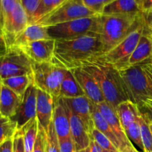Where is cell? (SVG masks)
Returning a JSON list of instances; mask_svg holds the SVG:
<instances>
[{
  "label": "cell",
  "instance_id": "6da1fadb",
  "mask_svg": "<svg viewBox=\"0 0 152 152\" xmlns=\"http://www.w3.org/2000/svg\"><path fill=\"white\" fill-rule=\"evenodd\" d=\"M52 62L71 71L84 68L99 60L104 54L102 43L96 36H83L70 39H55Z\"/></svg>",
  "mask_w": 152,
  "mask_h": 152
},
{
  "label": "cell",
  "instance_id": "7a4b0ae2",
  "mask_svg": "<svg viewBox=\"0 0 152 152\" xmlns=\"http://www.w3.org/2000/svg\"><path fill=\"white\" fill-rule=\"evenodd\" d=\"M142 20V13L100 14L98 37L104 54L130 34Z\"/></svg>",
  "mask_w": 152,
  "mask_h": 152
},
{
  "label": "cell",
  "instance_id": "3957f363",
  "mask_svg": "<svg viewBox=\"0 0 152 152\" xmlns=\"http://www.w3.org/2000/svg\"><path fill=\"white\" fill-rule=\"evenodd\" d=\"M83 68L97 82L105 100L113 109L119 104L130 100L123 79L118 70L111 65L97 60Z\"/></svg>",
  "mask_w": 152,
  "mask_h": 152
},
{
  "label": "cell",
  "instance_id": "277c9868",
  "mask_svg": "<svg viewBox=\"0 0 152 152\" xmlns=\"http://www.w3.org/2000/svg\"><path fill=\"white\" fill-rule=\"evenodd\" d=\"M118 71L131 102L141 108L145 102L152 101V74L144 64Z\"/></svg>",
  "mask_w": 152,
  "mask_h": 152
},
{
  "label": "cell",
  "instance_id": "5b68a950",
  "mask_svg": "<svg viewBox=\"0 0 152 152\" xmlns=\"http://www.w3.org/2000/svg\"><path fill=\"white\" fill-rule=\"evenodd\" d=\"M33 83L39 90L57 99L61 84L68 70L60 68L53 62H34L32 65Z\"/></svg>",
  "mask_w": 152,
  "mask_h": 152
},
{
  "label": "cell",
  "instance_id": "8992f818",
  "mask_svg": "<svg viewBox=\"0 0 152 152\" xmlns=\"http://www.w3.org/2000/svg\"><path fill=\"white\" fill-rule=\"evenodd\" d=\"M99 15L48 27V34L53 39H70L88 35L98 37Z\"/></svg>",
  "mask_w": 152,
  "mask_h": 152
},
{
  "label": "cell",
  "instance_id": "52a82bcc",
  "mask_svg": "<svg viewBox=\"0 0 152 152\" xmlns=\"http://www.w3.org/2000/svg\"><path fill=\"white\" fill-rule=\"evenodd\" d=\"M99 15L88 8L83 0H66L57 8L46 15L37 23L45 27H50L76 19Z\"/></svg>",
  "mask_w": 152,
  "mask_h": 152
},
{
  "label": "cell",
  "instance_id": "ba28073f",
  "mask_svg": "<svg viewBox=\"0 0 152 152\" xmlns=\"http://www.w3.org/2000/svg\"><path fill=\"white\" fill-rule=\"evenodd\" d=\"M33 62L16 46L0 53V80L22 75L33 76Z\"/></svg>",
  "mask_w": 152,
  "mask_h": 152
},
{
  "label": "cell",
  "instance_id": "9c48e42d",
  "mask_svg": "<svg viewBox=\"0 0 152 152\" xmlns=\"http://www.w3.org/2000/svg\"><path fill=\"white\" fill-rule=\"evenodd\" d=\"M145 29L143 19L139 25L117 46L102 55L99 60L108 64L117 70L121 69L137 45Z\"/></svg>",
  "mask_w": 152,
  "mask_h": 152
},
{
  "label": "cell",
  "instance_id": "30bf717a",
  "mask_svg": "<svg viewBox=\"0 0 152 152\" xmlns=\"http://www.w3.org/2000/svg\"><path fill=\"white\" fill-rule=\"evenodd\" d=\"M29 19L25 9L18 0L13 11L7 16L3 24L1 33L7 48L10 47L16 37L28 27Z\"/></svg>",
  "mask_w": 152,
  "mask_h": 152
},
{
  "label": "cell",
  "instance_id": "8fae6325",
  "mask_svg": "<svg viewBox=\"0 0 152 152\" xmlns=\"http://www.w3.org/2000/svg\"><path fill=\"white\" fill-rule=\"evenodd\" d=\"M37 91L38 88L34 83L30 85L25 91L16 115L12 118L17 123L18 129L22 128L30 120L37 117Z\"/></svg>",
  "mask_w": 152,
  "mask_h": 152
},
{
  "label": "cell",
  "instance_id": "7c38bea8",
  "mask_svg": "<svg viewBox=\"0 0 152 152\" xmlns=\"http://www.w3.org/2000/svg\"><path fill=\"white\" fill-rule=\"evenodd\" d=\"M71 71L80 85L84 96H86L92 103L98 105L105 102V97L97 82L88 72L82 68L72 69Z\"/></svg>",
  "mask_w": 152,
  "mask_h": 152
},
{
  "label": "cell",
  "instance_id": "4fadbf2b",
  "mask_svg": "<svg viewBox=\"0 0 152 152\" xmlns=\"http://www.w3.org/2000/svg\"><path fill=\"white\" fill-rule=\"evenodd\" d=\"M65 106L80 117L85 127L89 133L94 129V123L92 118V110L94 104L92 103L86 96L74 98H61Z\"/></svg>",
  "mask_w": 152,
  "mask_h": 152
},
{
  "label": "cell",
  "instance_id": "5bb4252c",
  "mask_svg": "<svg viewBox=\"0 0 152 152\" xmlns=\"http://www.w3.org/2000/svg\"><path fill=\"white\" fill-rule=\"evenodd\" d=\"M55 42L56 40L53 39L39 40L17 48L22 50L32 62H50L53 59Z\"/></svg>",
  "mask_w": 152,
  "mask_h": 152
},
{
  "label": "cell",
  "instance_id": "9a60e30c",
  "mask_svg": "<svg viewBox=\"0 0 152 152\" xmlns=\"http://www.w3.org/2000/svg\"><path fill=\"white\" fill-rule=\"evenodd\" d=\"M145 24V23H144ZM152 56V34L145 25V29L141 36L137 45L135 48L132 54L125 63L123 68H130L136 65H142L149 62ZM120 69V70H121Z\"/></svg>",
  "mask_w": 152,
  "mask_h": 152
},
{
  "label": "cell",
  "instance_id": "2e32d148",
  "mask_svg": "<svg viewBox=\"0 0 152 152\" xmlns=\"http://www.w3.org/2000/svg\"><path fill=\"white\" fill-rule=\"evenodd\" d=\"M95 106L99 110L105 120L108 122L111 129L115 134L116 137L120 142V152H123L127 147L133 145L126 136L115 110L113 109L106 102L95 105Z\"/></svg>",
  "mask_w": 152,
  "mask_h": 152
},
{
  "label": "cell",
  "instance_id": "e0dca14e",
  "mask_svg": "<svg viewBox=\"0 0 152 152\" xmlns=\"http://www.w3.org/2000/svg\"><path fill=\"white\" fill-rule=\"evenodd\" d=\"M55 99L50 95L38 89L37 103V119L39 126L47 133L53 118Z\"/></svg>",
  "mask_w": 152,
  "mask_h": 152
},
{
  "label": "cell",
  "instance_id": "ac0fdd59",
  "mask_svg": "<svg viewBox=\"0 0 152 152\" xmlns=\"http://www.w3.org/2000/svg\"><path fill=\"white\" fill-rule=\"evenodd\" d=\"M66 108L70 120L71 137L74 142L76 151H80L86 149L90 145L91 135L88 132L80 117L75 115L67 107Z\"/></svg>",
  "mask_w": 152,
  "mask_h": 152
},
{
  "label": "cell",
  "instance_id": "d6986e66",
  "mask_svg": "<svg viewBox=\"0 0 152 152\" xmlns=\"http://www.w3.org/2000/svg\"><path fill=\"white\" fill-rule=\"evenodd\" d=\"M52 122L59 139H63L71 136V128L68 111L61 98L55 99Z\"/></svg>",
  "mask_w": 152,
  "mask_h": 152
},
{
  "label": "cell",
  "instance_id": "ffe728a7",
  "mask_svg": "<svg viewBox=\"0 0 152 152\" xmlns=\"http://www.w3.org/2000/svg\"><path fill=\"white\" fill-rule=\"evenodd\" d=\"M22 98L1 84L0 95V115L12 119L18 111Z\"/></svg>",
  "mask_w": 152,
  "mask_h": 152
},
{
  "label": "cell",
  "instance_id": "44dd1931",
  "mask_svg": "<svg viewBox=\"0 0 152 152\" xmlns=\"http://www.w3.org/2000/svg\"><path fill=\"white\" fill-rule=\"evenodd\" d=\"M50 39L52 38L48 34V27H45L39 24H30L16 37L11 46L20 47L33 42Z\"/></svg>",
  "mask_w": 152,
  "mask_h": 152
},
{
  "label": "cell",
  "instance_id": "7402d4cb",
  "mask_svg": "<svg viewBox=\"0 0 152 152\" xmlns=\"http://www.w3.org/2000/svg\"><path fill=\"white\" fill-rule=\"evenodd\" d=\"M115 111L126 133L128 128L139 116L140 108L130 100H128L119 104Z\"/></svg>",
  "mask_w": 152,
  "mask_h": 152
},
{
  "label": "cell",
  "instance_id": "603a6c76",
  "mask_svg": "<svg viewBox=\"0 0 152 152\" xmlns=\"http://www.w3.org/2000/svg\"><path fill=\"white\" fill-rule=\"evenodd\" d=\"M136 0H114L105 7L102 14H131L139 13Z\"/></svg>",
  "mask_w": 152,
  "mask_h": 152
},
{
  "label": "cell",
  "instance_id": "cb8c5ba5",
  "mask_svg": "<svg viewBox=\"0 0 152 152\" xmlns=\"http://www.w3.org/2000/svg\"><path fill=\"white\" fill-rule=\"evenodd\" d=\"M84 96L80 85L71 71H67L61 84L59 98H74Z\"/></svg>",
  "mask_w": 152,
  "mask_h": 152
},
{
  "label": "cell",
  "instance_id": "d4e9b609",
  "mask_svg": "<svg viewBox=\"0 0 152 152\" xmlns=\"http://www.w3.org/2000/svg\"><path fill=\"white\" fill-rule=\"evenodd\" d=\"M92 118H93L94 123L95 129H96L101 133L103 134L105 136H106L112 142L114 146L120 151V142H119L115 134L113 132V130L111 129V126H109L108 122L105 120V118L102 117V115L99 112V110L95 106V105H94L93 110H92Z\"/></svg>",
  "mask_w": 152,
  "mask_h": 152
},
{
  "label": "cell",
  "instance_id": "484cf974",
  "mask_svg": "<svg viewBox=\"0 0 152 152\" xmlns=\"http://www.w3.org/2000/svg\"><path fill=\"white\" fill-rule=\"evenodd\" d=\"M1 84L10 88L21 98L23 97L25 91L33 83V76L22 75L0 80Z\"/></svg>",
  "mask_w": 152,
  "mask_h": 152
},
{
  "label": "cell",
  "instance_id": "4316f807",
  "mask_svg": "<svg viewBox=\"0 0 152 152\" xmlns=\"http://www.w3.org/2000/svg\"><path fill=\"white\" fill-rule=\"evenodd\" d=\"M19 129L23 134L25 152H32L39 132V123L37 117L30 120Z\"/></svg>",
  "mask_w": 152,
  "mask_h": 152
},
{
  "label": "cell",
  "instance_id": "83f0119b",
  "mask_svg": "<svg viewBox=\"0 0 152 152\" xmlns=\"http://www.w3.org/2000/svg\"><path fill=\"white\" fill-rule=\"evenodd\" d=\"M139 122L144 152H152V132L149 125V116L147 112H142L141 109L139 114Z\"/></svg>",
  "mask_w": 152,
  "mask_h": 152
},
{
  "label": "cell",
  "instance_id": "f1b7e54d",
  "mask_svg": "<svg viewBox=\"0 0 152 152\" xmlns=\"http://www.w3.org/2000/svg\"><path fill=\"white\" fill-rule=\"evenodd\" d=\"M18 130L16 122L12 119L0 116V145L12 139Z\"/></svg>",
  "mask_w": 152,
  "mask_h": 152
},
{
  "label": "cell",
  "instance_id": "f546056e",
  "mask_svg": "<svg viewBox=\"0 0 152 152\" xmlns=\"http://www.w3.org/2000/svg\"><path fill=\"white\" fill-rule=\"evenodd\" d=\"M65 1L66 0H42L37 11L34 13L31 24L37 23L42 18L57 8Z\"/></svg>",
  "mask_w": 152,
  "mask_h": 152
},
{
  "label": "cell",
  "instance_id": "4dcf8cb0",
  "mask_svg": "<svg viewBox=\"0 0 152 152\" xmlns=\"http://www.w3.org/2000/svg\"><path fill=\"white\" fill-rule=\"evenodd\" d=\"M140 114V113H139ZM126 134L130 142L133 144L134 146L139 148V151L144 152L143 145H142V137H141L140 126L139 122V116L132 124L130 125L127 130L126 131Z\"/></svg>",
  "mask_w": 152,
  "mask_h": 152
},
{
  "label": "cell",
  "instance_id": "1f68e13d",
  "mask_svg": "<svg viewBox=\"0 0 152 152\" xmlns=\"http://www.w3.org/2000/svg\"><path fill=\"white\" fill-rule=\"evenodd\" d=\"M91 135V137L94 140L95 142L103 150L110 152H120L106 136H105L103 134L101 133L95 128L92 130Z\"/></svg>",
  "mask_w": 152,
  "mask_h": 152
},
{
  "label": "cell",
  "instance_id": "d6a6232c",
  "mask_svg": "<svg viewBox=\"0 0 152 152\" xmlns=\"http://www.w3.org/2000/svg\"><path fill=\"white\" fill-rule=\"evenodd\" d=\"M46 152H60L59 139L52 121L46 133Z\"/></svg>",
  "mask_w": 152,
  "mask_h": 152
},
{
  "label": "cell",
  "instance_id": "836d02e7",
  "mask_svg": "<svg viewBox=\"0 0 152 152\" xmlns=\"http://www.w3.org/2000/svg\"><path fill=\"white\" fill-rule=\"evenodd\" d=\"M114 0H83L85 5L97 14H102L107 5Z\"/></svg>",
  "mask_w": 152,
  "mask_h": 152
},
{
  "label": "cell",
  "instance_id": "e575fe53",
  "mask_svg": "<svg viewBox=\"0 0 152 152\" xmlns=\"http://www.w3.org/2000/svg\"><path fill=\"white\" fill-rule=\"evenodd\" d=\"M20 1L22 7L25 9V12L28 15L29 24H31L34 13L37 11L42 0H20Z\"/></svg>",
  "mask_w": 152,
  "mask_h": 152
},
{
  "label": "cell",
  "instance_id": "d590c367",
  "mask_svg": "<svg viewBox=\"0 0 152 152\" xmlns=\"http://www.w3.org/2000/svg\"><path fill=\"white\" fill-rule=\"evenodd\" d=\"M32 152H46V132L39 126Z\"/></svg>",
  "mask_w": 152,
  "mask_h": 152
},
{
  "label": "cell",
  "instance_id": "8d00e7d4",
  "mask_svg": "<svg viewBox=\"0 0 152 152\" xmlns=\"http://www.w3.org/2000/svg\"><path fill=\"white\" fill-rule=\"evenodd\" d=\"M13 152H25L22 132L18 129L13 137Z\"/></svg>",
  "mask_w": 152,
  "mask_h": 152
},
{
  "label": "cell",
  "instance_id": "74e56055",
  "mask_svg": "<svg viewBox=\"0 0 152 152\" xmlns=\"http://www.w3.org/2000/svg\"><path fill=\"white\" fill-rule=\"evenodd\" d=\"M59 143L60 152H76L75 146L71 136L63 139H59Z\"/></svg>",
  "mask_w": 152,
  "mask_h": 152
},
{
  "label": "cell",
  "instance_id": "f35d334b",
  "mask_svg": "<svg viewBox=\"0 0 152 152\" xmlns=\"http://www.w3.org/2000/svg\"><path fill=\"white\" fill-rule=\"evenodd\" d=\"M137 4L141 13H145L152 10V0H136Z\"/></svg>",
  "mask_w": 152,
  "mask_h": 152
},
{
  "label": "cell",
  "instance_id": "ab89813d",
  "mask_svg": "<svg viewBox=\"0 0 152 152\" xmlns=\"http://www.w3.org/2000/svg\"><path fill=\"white\" fill-rule=\"evenodd\" d=\"M102 151H103V149L91 137V140L89 146L86 149L80 151V152H102Z\"/></svg>",
  "mask_w": 152,
  "mask_h": 152
},
{
  "label": "cell",
  "instance_id": "60d3db41",
  "mask_svg": "<svg viewBox=\"0 0 152 152\" xmlns=\"http://www.w3.org/2000/svg\"><path fill=\"white\" fill-rule=\"evenodd\" d=\"M143 22L145 25L152 33V10L145 13H142Z\"/></svg>",
  "mask_w": 152,
  "mask_h": 152
},
{
  "label": "cell",
  "instance_id": "b9f144b4",
  "mask_svg": "<svg viewBox=\"0 0 152 152\" xmlns=\"http://www.w3.org/2000/svg\"><path fill=\"white\" fill-rule=\"evenodd\" d=\"M0 152H13V138L0 145Z\"/></svg>",
  "mask_w": 152,
  "mask_h": 152
},
{
  "label": "cell",
  "instance_id": "7bdbcfd3",
  "mask_svg": "<svg viewBox=\"0 0 152 152\" xmlns=\"http://www.w3.org/2000/svg\"><path fill=\"white\" fill-rule=\"evenodd\" d=\"M7 49V46H6V43L4 42V37H3L1 31H0V53L4 51Z\"/></svg>",
  "mask_w": 152,
  "mask_h": 152
},
{
  "label": "cell",
  "instance_id": "ee69618b",
  "mask_svg": "<svg viewBox=\"0 0 152 152\" xmlns=\"http://www.w3.org/2000/svg\"><path fill=\"white\" fill-rule=\"evenodd\" d=\"M142 108H146L147 113L148 114L149 117L152 119V101H148V102H145Z\"/></svg>",
  "mask_w": 152,
  "mask_h": 152
},
{
  "label": "cell",
  "instance_id": "f6af8a7d",
  "mask_svg": "<svg viewBox=\"0 0 152 152\" xmlns=\"http://www.w3.org/2000/svg\"><path fill=\"white\" fill-rule=\"evenodd\" d=\"M123 152H139V151H138V150L133 145H130V146L127 147V148H126Z\"/></svg>",
  "mask_w": 152,
  "mask_h": 152
},
{
  "label": "cell",
  "instance_id": "bcb514c9",
  "mask_svg": "<svg viewBox=\"0 0 152 152\" xmlns=\"http://www.w3.org/2000/svg\"><path fill=\"white\" fill-rule=\"evenodd\" d=\"M144 65L148 68V71L152 74V64L149 63V62H146V63H144Z\"/></svg>",
  "mask_w": 152,
  "mask_h": 152
},
{
  "label": "cell",
  "instance_id": "7dc6e473",
  "mask_svg": "<svg viewBox=\"0 0 152 152\" xmlns=\"http://www.w3.org/2000/svg\"><path fill=\"white\" fill-rule=\"evenodd\" d=\"M148 116H149V115H148ZM149 125H150V128H151V132H152V119L150 117H149Z\"/></svg>",
  "mask_w": 152,
  "mask_h": 152
},
{
  "label": "cell",
  "instance_id": "c3c4849f",
  "mask_svg": "<svg viewBox=\"0 0 152 152\" xmlns=\"http://www.w3.org/2000/svg\"><path fill=\"white\" fill-rule=\"evenodd\" d=\"M1 81H0V95H1Z\"/></svg>",
  "mask_w": 152,
  "mask_h": 152
},
{
  "label": "cell",
  "instance_id": "681fc988",
  "mask_svg": "<svg viewBox=\"0 0 152 152\" xmlns=\"http://www.w3.org/2000/svg\"><path fill=\"white\" fill-rule=\"evenodd\" d=\"M151 34H152V33H151ZM149 62V63H151V64H152V56H151V59H150V60H149V62Z\"/></svg>",
  "mask_w": 152,
  "mask_h": 152
},
{
  "label": "cell",
  "instance_id": "f907efd6",
  "mask_svg": "<svg viewBox=\"0 0 152 152\" xmlns=\"http://www.w3.org/2000/svg\"><path fill=\"white\" fill-rule=\"evenodd\" d=\"M102 152H110V151H105V150H103V151H102Z\"/></svg>",
  "mask_w": 152,
  "mask_h": 152
},
{
  "label": "cell",
  "instance_id": "816d5d0a",
  "mask_svg": "<svg viewBox=\"0 0 152 152\" xmlns=\"http://www.w3.org/2000/svg\"><path fill=\"white\" fill-rule=\"evenodd\" d=\"M0 4H1V0H0Z\"/></svg>",
  "mask_w": 152,
  "mask_h": 152
},
{
  "label": "cell",
  "instance_id": "f5cc1de1",
  "mask_svg": "<svg viewBox=\"0 0 152 152\" xmlns=\"http://www.w3.org/2000/svg\"><path fill=\"white\" fill-rule=\"evenodd\" d=\"M76 152H80V151H76Z\"/></svg>",
  "mask_w": 152,
  "mask_h": 152
},
{
  "label": "cell",
  "instance_id": "db71d44e",
  "mask_svg": "<svg viewBox=\"0 0 152 152\" xmlns=\"http://www.w3.org/2000/svg\"><path fill=\"white\" fill-rule=\"evenodd\" d=\"M139 152H140V151H139Z\"/></svg>",
  "mask_w": 152,
  "mask_h": 152
}]
</instances>
